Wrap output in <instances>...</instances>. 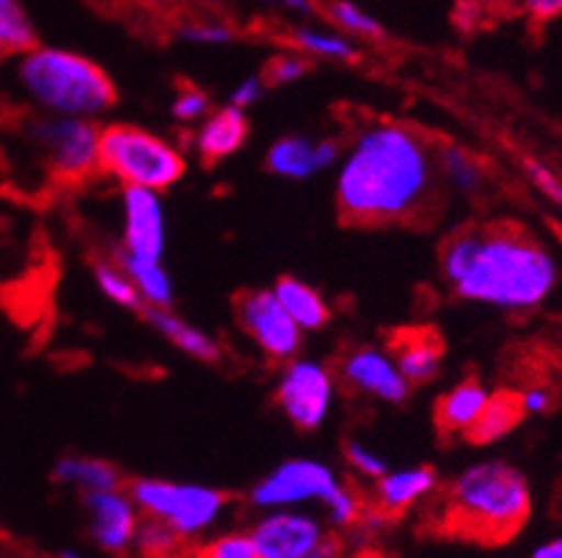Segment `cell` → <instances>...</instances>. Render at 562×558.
Returning <instances> with one entry per match:
<instances>
[{"label": "cell", "instance_id": "1", "mask_svg": "<svg viewBox=\"0 0 562 558\" xmlns=\"http://www.w3.org/2000/svg\"><path fill=\"white\" fill-rule=\"evenodd\" d=\"M442 191L437 146L406 123H364L336 162V207L352 227L423 221Z\"/></svg>", "mask_w": 562, "mask_h": 558}, {"label": "cell", "instance_id": "2", "mask_svg": "<svg viewBox=\"0 0 562 558\" xmlns=\"http://www.w3.org/2000/svg\"><path fill=\"white\" fill-rule=\"evenodd\" d=\"M439 276L457 299L524 316L554 299L562 263L538 235L498 221L453 232L439 249Z\"/></svg>", "mask_w": 562, "mask_h": 558}, {"label": "cell", "instance_id": "3", "mask_svg": "<svg viewBox=\"0 0 562 558\" xmlns=\"http://www.w3.org/2000/svg\"><path fill=\"white\" fill-rule=\"evenodd\" d=\"M529 478L501 458L476 460L448 483L437 509V531L451 539L498 547L515 539L529 522Z\"/></svg>", "mask_w": 562, "mask_h": 558}, {"label": "cell", "instance_id": "4", "mask_svg": "<svg viewBox=\"0 0 562 558\" xmlns=\"http://www.w3.org/2000/svg\"><path fill=\"white\" fill-rule=\"evenodd\" d=\"M12 56V87L29 112L99 121L115 106V84L90 56L37 43Z\"/></svg>", "mask_w": 562, "mask_h": 558}, {"label": "cell", "instance_id": "5", "mask_svg": "<svg viewBox=\"0 0 562 558\" xmlns=\"http://www.w3.org/2000/svg\"><path fill=\"white\" fill-rule=\"evenodd\" d=\"M99 166L101 173L115 179L121 187H146L157 193L173 187L188 171L186 153L177 143L124 121L101 126Z\"/></svg>", "mask_w": 562, "mask_h": 558}, {"label": "cell", "instance_id": "6", "mask_svg": "<svg viewBox=\"0 0 562 558\" xmlns=\"http://www.w3.org/2000/svg\"><path fill=\"white\" fill-rule=\"evenodd\" d=\"M20 140L32 148L40 168L56 182L79 184L101 173L99 121L29 112L20 123Z\"/></svg>", "mask_w": 562, "mask_h": 558}, {"label": "cell", "instance_id": "7", "mask_svg": "<svg viewBox=\"0 0 562 558\" xmlns=\"http://www.w3.org/2000/svg\"><path fill=\"white\" fill-rule=\"evenodd\" d=\"M130 494L143 516L162 522L186 539H193V536L213 528L229 505V498L224 491L166 478L132 480Z\"/></svg>", "mask_w": 562, "mask_h": 558}, {"label": "cell", "instance_id": "8", "mask_svg": "<svg viewBox=\"0 0 562 558\" xmlns=\"http://www.w3.org/2000/svg\"><path fill=\"white\" fill-rule=\"evenodd\" d=\"M336 372L316 357H291L280 368L274 399L297 430L314 433L328 422L336 406Z\"/></svg>", "mask_w": 562, "mask_h": 558}, {"label": "cell", "instance_id": "9", "mask_svg": "<svg viewBox=\"0 0 562 558\" xmlns=\"http://www.w3.org/2000/svg\"><path fill=\"white\" fill-rule=\"evenodd\" d=\"M341 486L330 464L316 458H289L266 472L249 491V503L260 511L297 509L305 503H322Z\"/></svg>", "mask_w": 562, "mask_h": 558}, {"label": "cell", "instance_id": "10", "mask_svg": "<svg viewBox=\"0 0 562 558\" xmlns=\"http://www.w3.org/2000/svg\"><path fill=\"white\" fill-rule=\"evenodd\" d=\"M235 321L269 361L285 363L303 350L305 332L285 314L272 288L244 291L235 299Z\"/></svg>", "mask_w": 562, "mask_h": 558}, {"label": "cell", "instance_id": "11", "mask_svg": "<svg viewBox=\"0 0 562 558\" xmlns=\"http://www.w3.org/2000/svg\"><path fill=\"white\" fill-rule=\"evenodd\" d=\"M336 380L347 391L375 399L381 406H403L412 397V383L403 377L386 346L361 344L347 350L336 363Z\"/></svg>", "mask_w": 562, "mask_h": 558}, {"label": "cell", "instance_id": "12", "mask_svg": "<svg viewBox=\"0 0 562 558\" xmlns=\"http://www.w3.org/2000/svg\"><path fill=\"white\" fill-rule=\"evenodd\" d=\"M247 534L260 558H305L328 536L319 516L297 509H269Z\"/></svg>", "mask_w": 562, "mask_h": 558}, {"label": "cell", "instance_id": "13", "mask_svg": "<svg viewBox=\"0 0 562 558\" xmlns=\"http://www.w3.org/2000/svg\"><path fill=\"white\" fill-rule=\"evenodd\" d=\"M81 503L87 511V531L95 545L104 553L130 550L135 545L137 528H140V509L132 500L130 489H106L81 494Z\"/></svg>", "mask_w": 562, "mask_h": 558}, {"label": "cell", "instance_id": "14", "mask_svg": "<svg viewBox=\"0 0 562 558\" xmlns=\"http://www.w3.org/2000/svg\"><path fill=\"white\" fill-rule=\"evenodd\" d=\"M121 252L162 260L166 254V204L162 193L146 187H124L121 193Z\"/></svg>", "mask_w": 562, "mask_h": 558}, {"label": "cell", "instance_id": "15", "mask_svg": "<svg viewBox=\"0 0 562 558\" xmlns=\"http://www.w3.org/2000/svg\"><path fill=\"white\" fill-rule=\"evenodd\" d=\"M339 157V143L330 137L285 135L269 146L263 162L272 176L289 179V182H308V179L336 168Z\"/></svg>", "mask_w": 562, "mask_h": 558}, {"label": "cell", "instance_id": "16", "mask_svg": "<svg viewBox=\"0 0 562 558\" xmlns=\"http://www.w3.org/2000/svg\"><path fill=\"white\" fill-rule=\"evenodd\" d=\"M386 350L392 352L397 368L412 383V388L437 380L442 363H446V341L434 327H401L390 335Z\"/></svg>", "mask_w": 562, "mask_h": 558}, {"label": "cell", "instance_id": "17", "mask_svg": "<svg viewBox=\"0 0 562 558\" xmlns=\"http://www.w3.org/2000/svg\"><path fill=\"white\" fill-rule=\"evenodd\" d=\"M249 137V115L233 104H224L213 110L196 126L193 135V151L204 166H216V162L229 160L233 153L247 146Z\"/></svg>", "mask_w": 562, "mask_h": 558}, {"label": "cell", "instance_id": "18", "mask_svg": "<svg viewBox=\"0 0 562 558\" xmlns=\"http://www.w3.org/2000/svg\"><path fill=\"white\" fill-rule=\"evenodd\" d=\"M490 388L476 377H464V380L453 383L446 394H439L434 402V422L442 436L464 439L470 428L476 424L482 411L490 402Z\"/></svg>", "mask_w": 562, "mask_h": 558}, {"label": "cell", "instance_id": "19", "mask_svg": "<svg viewBox=\"0 0 562 558\" xmlns=\"http://www.w3.org/2000/svg\"><path fill=\"white\" fill-rule=\"evenodd\" d=\"M437 486L439 478L431 467H403L395 472L390 469L383 478L375 480L372 509L390 520V516H397L417 505L420 500L431 498Z\"/></svg>", "mask_w": 562, "mask_h": 558}, {"label": "cell", "instance_id": "20", "mask_svg": "<svg viewBox=\"0 0 562 558\" xmlns=\"http://www.w3.org/2000/svg\"><path fill=\"white\" fill-rule=\"evenodd\" d=\"M143 316L151 324V330L166 338L168 344L182 352V355L193 357L199 363H216L222 357V346H218L216 338L173 314V307H146Z\"/></svg>", "mask_w": 562, "mask_h": 558}, {"label": "cell", "instance_id": "21", "mask_svg": "<svg viewBox=\"0 0 562 558\" xmlns=\"http://www.w3.org/2000/svg\"><path fill=\"white\" fill-rule=\"evenodd\" d=\"M291 48H297L308 59L336 61V65H350L359 59V43L341 34L334 25H316L311 20L297 23L289 34Z\"/></svg>", "mask_w": 562, "mask_h": 558}, {"label": "cell", "instance_id": "22", "mask_svg": "<svg viewBox=\"0 0 562 558\" xmlns=\"http://www.w3.org/2000/svg\"><path fill=\"white\" fill-rule=\"evenodd\" d=\"M272 291L280 299V305L285 307V314L294 319V324L303 332H319L328 327L330 307L314 285L297 280V276H280L278 283L272 285Z\"/></svg>", "mask_w": 562, "mask_h": 558}, {"label": "cell", "instance_id": "23", "mask_svg": "<svg viewBox=\"0 0 562 558\" xmlns=\"http://www.w3.org/2000/svg\"><path fill=\"white\" fill-rule=\"evenodd\" d=\"M54 480L81 491V494L124 486V475L117 472L115 464L104 458H90V455H65V458L56 460Z\"/></svg>", "mask_w": 562, "mask_h": 558}, {"label": "cell", "instance_id": "24", "mask_svg": "<svg viewBox=\"0 0 562 558\" xmlns=\"http://www.w3.org/2000/svg\"><path fill=\"white\" fill-rule=\"evenodd\" d=\"M437 168H439V182L442 187L457 196H479L487 182V171H484L482 160L476 153L468 151L464 146H437Z\"/></svg>", "mask_w": 562, "mask_h": 558}, {"label": "cell", "instance_id": "25", "mask_svg": "<svg viewBox=\"0 0 562 558\" xmlns=\"http://www.w3.org/2000/svg\"><path fill=\"white\" fill-rule=\"evenodd\" d=\"M524 419L526 417L524 411H520L518 391L501 388V391L490 394L487 408H484L482 417L476 419V424L470 428V433L464 439H468L470 444H476V447H487V444L507 439Z\"/></svg>", "mask_w": 562, "mask_h": 558}, {"label": "cell", "instance_id": "26", "mask_svg": "<svg viewBox=\"0 0 562 558\" xmlns=\"http://www.w3.org/2000/svg\"><path fill=\"white\" fill-rule=\"evenodd\" d=\"M115 260L130 274L146 307H173V280L162 260L137 258V254L115 249Z\"/></svg>", "mask_w": 562, "mask_h": 558}, {"label": "cell", "instance_id": "27", "mask_svg": "<svg viewBox=\"0 0 562 558\" xmlns=\"http://www.w3.org/2000/svg\"><path fill=\"white\" fill-rule=\"evenodd\" d=\"M325 14H328L330 25L339 29L341 34H347L356 43H381L386 39V29H383L381 20L370 12L367 7L356 3V0H330L325 7Z\"/></svg>", "mask_w": 562, "mask_h": 558}, {"label": "cell", "instance_id": "28", "mask_svg": "<svg viewBox=\"0 0 562 558\" xmlns=\"http://www.w3.org/2000/svg\"><path fill=\"white\" fill-rule=\"evenodd\" d=\"M93 283H95V288L101 291V296H106V299H110L115 307H124V310H137V314H143V310H146V305H143L135 283H132L130 274L121 269V263H117L115 258L95 260Z\"/></svg>", "mask_w": 562, "mask_h": 558}, {"label": "cell", "instance_id": "29", "mask_svg": "<svg viewBox=\"0 0 562 558\" xmlns=\"http://www.w3.org/2000/svg\"><path fill=\"white\" fill-rule=\"evenodd\" d=\"M37 43V31H34L32 18L25 12L20 0H0V48L9 54L32 48Z\"/></svg>", "mask_w": 562, "mask_h": 558}, {"label": "cell", "instance_id": "30", "mask_svg": "<svg viewBox=\"0 0 562 558\" xmlns=\"http://www.w3.org/2000/svg\"><path fill=\"white\" fill-rule=\"evenodd\" d=\"M135 545L140 547V553L146 558H177L182 553V547H186V536H180L177 531L162 525V522L146 516V522L140 520Z\"/></svg>", "mask_w": 562, "mask_h": 558}, {"label": "cell", "instance_id": "31", "mask_svg": "<svg viewBox=\"0 0 562 558\" xmlns=\"http://www.w3.org/2000/svg\"><path fill=\"white\" fill-rule=\"evenodd\" d=\"M177 39L196 48H224V45L235 43L238 31L224 20H186L177 25Z\"/></svg>", "mask_w": 562, "mask_h": 558}, {"label": "cell", "instance_id": "32", "mask_svg": "<svg viewBox=\"0 0 562 558\" xmlns=\"http://www.w3.org/2000/svg\"><path fill=\"white\" fill-rule=\"evenodd\" d=\"M311 70V59L305 54H300L297 48H289V50H280L269 59L263 70V79L269 87H289V84H297L308 76Z\"/></svg>", "mask_w": 562, "mask_h": 558}, {"label": "cell", "instance_id": "33", "mask_svg": "<svg viewBox=\"0 0 562 558\" xmlns=\"http://www.w3.org/2000/svg\"><path fill=\"white\" fill-rule=\"evenodd\" d=\"M325 511H328L330 525H336V528H356L361 516H364L367 503L352 486L341 483L339 489L325 500Z\"/></svg>", "mask_w": 562, "mask_h": 558}, {"label": "cell", "instance_id": "34", "mask_svg": "<svg viewBox=\"0 0 562 558\" xmlns=\"http://www.w3.org/2000/svg\"><path fill=\"white\" fill-rule=\"evenodd\" d=\"M345 460H347V467H350L352 472L359 475V478H364V480H372V483L390 472V464H386V458H383V455L378 453L372 444L361 442V439H347V442H345Z\"/></svg>", "mask_w": 562, "mask_h": 558}, {"label": "cell", "instance_id": "35", "mask_svg": "<svg viewBox=\"0 0 562 558\" xmlns=\"http://www.w3.org/2000/svg\"><path fill=\"white\" fill-rule=\"evenodd\" d=\"M211 112H213L211 95H207L204 90H199V87H191V84L180 87V90H177V95H173V101H171L173 121L182 123V126H199V123L211 115Z\"/></svg>", "mask_w": 562, "mask_h": 558}, {"label": "cell", "instance_id": "36", "mask_svg": "<svg viewBox=\"0 0 562 558\" xmlns=\"http://www.w3.org/2000/svg\"><path fill=\"white\" fill-rule=\"evenodd\" d=\"M193 558H260L249 534H224L199 547Z\"/></svg>", "mask_w": 562, "mask_h": 558}, {"label": "cell", "instance_id": "37", "mask_svg": "<svg viewBox=\"0 0 562 558\" xmlns=\"http://www.w3.org/2000/svg\"><path fill=\"white\" fill-rule=\"evenodd\" d=\"M526 176L531 179V184H535V187H538V191L543 193V196L549 198V202L554 204L562 215V176L560 173H557L554 168L543 166V162L529 160L526 162Z\"/></svg>", "mask_w": 562, "mask_h": 558}, {"label": "cell", "instance_id": "38", "mask_svg": "<svg viewBox=\"0 0 562 558\" xmlns=\"http://www.w3.org/2000/svg\"><path fill=\"white\" fill-rule=\"evenodd\" d=\"M266 90H269V84H266L263 73H252V76H247V79L238 81V84L229 90L227 104H233V106H238V110L247 112L249 106H255L263 101Z\"/></svg>", "mask_w": 562, "mask_h": 558}, {"label": "cell", "instance_id": "39", "mask_svg": "<svg viewBox=\"0 0 562 558\" xmlns=\"http://www.w3.org/2000/svg\"><path fill=\"white\" fill-rule=\"evenodd\" d=\"M518 399L524 417H546L551 411V406H554V397H551V391L546 386L520 388Z\"/></svg>", "mask_w": 562, "mask_h": 558}, {"label": "cell", "instance_id": "40", "mask_svg": "<svg viewBox=\"0 0 562 558\" xmlns=\"http://www.w3.org/2000/svg\"><path fill=\"white\" fill-rule=\"evenodd\" d=\"M518 9L535 25H549L562 18V0H518Z\"/></svg>", "mask_w": 562, "mask_h": 558}, {"label": "cell", "instance_id": "41", "mask_svg": "<svg viewBox=\"0 0 562 558\" xmlns=\"http://www.w3.org/2000/svg\"><path fill=\"white\" fill-rule=\"evenodd\" d=\"M263 7L274 14H283L291 20H311L316 14V0H263Z\"/></svg>", "mask_w": 562, "mask_h": 558}, {"label": "cell", "instance_id": "42", "mask_svg": "<svg viewBox=\"0 0 562 558\" xmlns=\"http://www.w3.org/2000/svg\"><path fill=\"white\" fill-rule=\"evenodd\" d=\"M504 9H518V0H462V9L459 12L464 14H479L484 18L487 12H504Z\"/></svg>", "mask_w": 562, "mask_h": 558}, {"label": "cell", "instance_id": "43", "mask_svg": "<svg viewBox=\"0 0 562 558\" xmlns=\"http://www.w3.org/2000/svg\"><path fill=\"white\" fill-rule=\"evenodd\" d=\"M305 558H345V547L336 536H325Z\"/></svg>", "mask_w": 562, "mask_h": 558}, {"label": "cell", "instance_id": "44", "mask_svg": "<svg viewBox=\"0 0 562 558\" xmlns=\"http://www.w3.org/2000/svg\"><path fill=\"white\" fill-rule=\"evenodd\" d=\"M531 558H562V536L540 542V545L531 550Z\"/></svg>", "mask_w": 562, "mask_h": 558}, {"label": "cell", "instance_id": "45", "mask_svg": "<svg viewBox=\"0 0 562 558\" xmlns=\"http://www.w3.org/2000/svg\"><path fill=\"white\" fill-rule=\"evenodd\" d=\"M350 558H390V556H386V553H381V550H372V547H361V550L352 553Z\"/></svg>", "mask_w": 562, "mask_h": 558}, {"label": "cell", "instance_id": "46", "mask_svg": "<svg viewBox=\"0 0 562 558\" xmlns=\"http://www.w3.org/2000/svg\"><path fill=\"white\" fill-rule=\"evenodd\" d=\"M137 3H143V7H166L168 0H137Z\"/></svg>", "mask_w": 562, "mask_h": 558}, {"label": "cell", "instance_id": "47", "mask_svg": "<svg viewBox=\"0 0 562 558\" xmlns=\"http://www.w3.org/2000/svg\"><path fill=\"white\" fill-rule=\"evenodd\" d=\"M59 558H87L85 553H76V550H65V553H59Z\"/></svg>", "mask_w": 562, "mask_h": 558}, {"label": "cell", "instance_id": "48", "mask_svg": "<svg viewBox=\"0 0 562 558\" xmlns=\"http://www.w3.org/2000/svg\"><path fill=\"white\" fill-rule=\"evenodd\" d=\"M9 56H12V54H9L7 48H0V70H3V65H7V59H9Z\"/></svg>", "mask_w": 562, "mask_h": 558}]
</instances>
